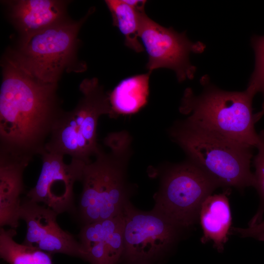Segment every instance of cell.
I'll return each instance as SVG.
<instances>
[{"instance_id": "11", "label": "cell", "mask_w": 264, "mask_h": 264, "mask_svg": "<svg viewBox=\"0 0 264 264\" xmlns=\"http://www.w3.org/2000/svg\"><path fill=\"white\" fill-rule=\"evenodd\" d=\"M58 215L44 205L26 198L22 201L19 217L24 220L27 228L22 243L50 254H64L86 261V253L80 242L60 227L57 221Z\"/></svg>"}, {"instance_id": "4", "label": "cell", "mask_w": 264, "mask_h": 264, "mask_svg": "<svg viewBox=\"0 0 264 264\" xmlns=\"http://www.w3.org/2000/svg\"><path fill=\"white\" fill-rule=\"evenodd\" d=\"M171 135L193 162L220 187L242 190L255 184L251 147L192 126L184 121Z\"/></svg>"}, {"instance_id": "5", "label": "cell", "mask_w": 264, "mask_h": 264, "mask_svg": "<svg viewBox=\"0 0 264 264\" xmlns=\"http://www.w3.org/2000/svg\"><path fill=\"white\" fill-rule=\"evenodd\" d=\"M82 96L71 110L63 111L55 122L45 150L69 155L86 163L101 150L97 130L101 116H110L109 94L95 77L83 80L79 86Z\"/></svg>"}, {"instance_id": "12", "label": "cell", "mask_w": 264, "mask_h": 264, "mask_svg": "<svg viewBox=\"0 0 264 264\" xmlns=\"http://www.w3.org/2000/svg\"><path fill=\"white\" fill-rule=\"evenodd\" d=\"M9 15L21 40L65 20L66 2L56 0L9 1Z\"/></svg>"}, {"instance_id": "13", "label": "cell", "mask_w": 264, "mask_h": 264, "mask_svg": "<svg viewBox=\"0 0 264 264\" xmlns=\"http://www.w3.org/2000/svg\"><path fill=\"white\" fill-rule=\"evenodd\" d=\"M30 161L0 151V225L19 226L23 174Z\"/></svg>"}, {"instance_id": "19", "label": "cell", "mask_w": 264, "mask_h": 264, "mask_svg": "<svg viewBox=\"0 0 264 264\" xmlns=\"http://www.w3.org/2000/svg\"><path fill=\"white\" fill-rule=\"evenodd\" d=\"M256 148L258 153L253 161L255 168L254 187L259 194L260 204L257 213L250 220L249 226L260 222L264 213V130L259 133V140Z\"/></svg>"}, {"instance_id": "8", "label": "cell", "mask_w": 264, "mask_h": 264, "mask_svg": "<svg viewBox=\"0 0 264 264\" xmlns=\"http://www.w3.org/2000/svg\"><path fill=\"white\" fill-rule=\"evenodd\" d=\"M123 214L124 250L119 264H161L182 229L153 210L137 209L129 200L124 205Z\"/></svg>"}, {"instance_id": "17", "label": "cell", "mask_w": 264, "mask_h": 264, "mask_svg": "<svg viewBox=\"0 0 264 264\" xmlns=\"http://www.w3.org/2000/svg\"><path fill=\"white\" fill-rule=\"evenodd\" d=\"M105 3L111 15L112 24L124 38V44L136 53L144 51L139 39L141 16L139 11L124 0H107Z\"/></svg>"}, {"instance_id": "9", "label": "cell", "mask_w": 264, "mask_h": 264, "mask_svg": "<svg viewBox=\"0 0 264 264\" xmlns=\"http://www.w3.org/2000/svg\"><path fill=\"white\" fill-rule=\"evenodd\" d=\"M139 39L147 55L148 71L172 69L179 82L194 78L196 68L190 63L189 55L202 53L205 48L203 43L191 41L185 32L179 33L162 26L145 12L141 16Z\"/></svg>"}, {"instance_id": "15", "label": "cell", "mask_w": 264, "mask_h": 264, "mask_svg": "<svg viewBox=\"0 0 264 264\" xmlns=\"http://www.w3.org/2000/svg\"><path fill=\"white\" fill-rule=\"evenodd\" d=\"M202 243L210 241L219 252L224 250L231 225V213L227 192L209 196L203 202L199 215Z\"/></svg>"}, {"instance_id": "14", "label": "cell", "mask_w": 264, "mask_h": 264, "mask_svg": "<svg viewBox=\"0 0 264 264\" xmlns=\"http://www.w3.org/2000/svg\"><path fill=\"white\" fill-rule=\"evenodd\" d=\"M124 226L105 224L86 233L80 241L86 261L90 264H119L124 250Z\"/></svg>"}, {"instance_id": "20", "label": "cell", "mask_w": 264, "mask_h": 264, "mask_svg": "<svg viewBox=\"0 0 264 264\" xmlns=\"http://www.w3.org/2000/svg\"><path fill=\"white\" fill-rule=\"evenodd\" d=\"M251 44L255 52L254 71L245 89L254 96L258 92L264 95V36H254Z\"/></svg>"}, {"instance_id": "22", "label": "cell", "mask_w": 264, "mask_h": 264, "mask_svg": "<svg viewBox=\"0 0 264 264\" xmlns=\"http://www.w3.org/2000/svg\"><path fill=\"white\" fill-rule=\"evenodd\" d=\"M262 110H263V111L264 112V102H263V106H262Z\"/></svg>"}, {"instance_id": "6", "label": "cell", "mask_w": 264, "mask_h": 264, "mask_svg": "<svg viewBox=\"0 0 264 264\" xmlns=\"http://www.w3.org/2000/svg\"><path fill=\"white\" fill-rule=\"evenodd\" d=\"M95 9L76 22L65 20L20 41L11 58L24 71L42 82L57 84L65 70L81 72L86 68L79 62L76 50L79 31Z\"/></svg>"}, {"instance_id": "10", "label": "cell", "mask_w": 264, "mask_h": 264, "mask_svg": "<svg viewBox=\"0 0 264 264\" xmlns=\"http://www.w3.org/2000/svg\"><path fill=\"white\" fill-rule=\"evenodd\" d=\"M40 155L42 160L40 174L26 198L32 202L44 203L58 215L72 211L74 185L76 181L81 180L87 163L71 159L69 164H66L64 155L45 150Z\"/></svg>"}, {"instance_id": "3", "label": "cell", "mask_w": 264, "mask_h": 264, "mask_svg": "<svg viewBox=\"0 0 264 264\" xmlns=\"http://www.w3.org/2000/svg\"><path fill=\"white\" fill-rule=\"evenodd\" d=\"M207 76L200 82L204 88L199 95L191 88L184 91L179 111L187 115L184 120L195 127L253 148L259 134L255 129L252 100L246 90L229 91L210 83Z\"/></svg>"}, {"instance_id": "1", "label": "cell", "mask_w": 264, "mask_h": 264, "mask_svg": "<svg viewBox=\"0 0 264 264\" xmlns=\"http://www.w3.org/2000/svg\"><path fill=\"white\" fill-rule=\"evenodd\" d=\"M0 90V151L30 161L45 150L64 110L57 84L40 81L9 57L2 68Z\"/></svg>"}, {"instance_id": "21", "label": "cell", "mask_w": 264, "mask_h": 264, "mask_svg": "<svg viewBox=\"0 0 264 264\" xmlns=\"http://www.w3.org/2000/svg\"><path fill=\"white\" fill-rule=\"evenodd\" d=\"M230 230L241 237H250L264 241V220L246 228L232 227Z\"/></svg>"}, {"instance_id": "7", "label": "cell", "mask_w": 264, "mask_h": 264, "mask_svg": "<svg viewBox=\"0 0 264 264\" xmlns=\"http://www.w3.org/2000/svg\"><path fill=\"white\" fill-rule=\"evenodd\" d=\"M218 187L216 182L188 160L165 173L154 196L152 210L182 229L189 227L199 218L203 202Z\"/></svg>"}, {"instance_id": "2", "label": "cell", "mask_w": 264, "mask_h": 264, "mask_svg": "<svg viewBox=\"0 0 264 264\" xmlns=\"http://www.w3.org/2000/svg\"><path fill=\"white\" fill-rule=\"evenodd\" d=\"M93 161L86 164L81 181L79 203L80 220L86 225L115 217L122 212L130 191L127 170L132 155V137L127 132H110Z\"/></svg>"}, {"instance_id": "18", "label": "cell", "mask_w": 264, "mask_h": 264, "mask_svg": "<svg viewBox=\"0 0 264 264\" xmlns=\"http://www.w3.org/2000/svg\"><path fill=\"white\" fill-rule=\"evenodd\" d=\"M16 229H0V256L9 264H53L50 253L36 247L17 243Z\"/></svg>"}, {"instance_id": "16", "label": "cell", "mask_w": 264, "mask_h": 264, "mask_svg": "<svg viewBox=\"0 0 264 264\" xmlns=\"http://www.w3.org/2000/svg\"><path fill=\"white\" fill-rule=\"evenodd\" d=\"M151 73L148 71L126 78L108 93L111 107L110 117L135 113L147 104Z\"/></svg>"}]
</instances>
